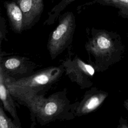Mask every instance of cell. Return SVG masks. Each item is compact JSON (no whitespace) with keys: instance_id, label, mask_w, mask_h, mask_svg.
Returning a JSON list of instances; mask_svg holds the SVG:
<instances>
[{"instance_id":"15","label":"cell","mask_w":128,"mask_h":128,"mask_svg":"<svg viewBox=\"0 0 128 128\" xmlns=\"http://www.w3.org/2000/svg\"><path fill=\"white\" fill-rule=\"evenodd\" d=\"M118 14L122 18H128V4L122 9L119 10Z\"/></svg>"},{"instance_id":"16","label":"cell","mask_w":128,"mask_h":128,"mask_svg":"<svg viewBox=\"0 0 128 128\" xmlns=\"http://www.w3.org/2000/svg\"><path fill=\"white\" fill-rule=\"evenodd\" d=\"M118 128H128V124L127 123L126 120H125L123 118L121 117L120 119V124L118 126Z\"/></svg>"},{"instance_id":"10","label":"cell","mask_w":128,"mask_h":128,"mask_svg":"<svg viewBox=\"0 0 128 128\" xmlns=\"http://www.w3.org/2000/svg\"><path fill=\"white\" fill-rule=\"evenodd\" d=\"M4 6L11 28L14 32L21 33L24 30V15L20 6L14 0L5 1Z\"/></svg>"},{"instance_id":"1","label":"cell","mask_w":128,"mask_h":128,"mask_svg":"<svg viewBox=\"0 0 128 128\" xmlns=\"http://www.w3.org/2000/svg\"><path fill=\"white\" fill-rule=\"evenodd\" d=\"M14 99L28 108L32 122L30 128L34 127L36 122L44 126L56 120H70L75 118V103H70L66 89L54 92L48 98L44 96H21Z\"/></svg>"},{"instance_id":"13","label":"cell","mask_w":128,"mask_h":128,"mask_svg":"<svg viewBox=\"0 0 128 128\" xmlns=\"http://www.w3.org/2000/svg\"><path fill=\"white\" fill-rule=\"evenodd\" d=\"M4 106L0 104V128H20L14 120L8 118L4 112Z\"/></svg>"},{"instance_id":"9","label":"cell","mask_w":128,"mask_h":128,"mask_svg":"<svg viewBox=\"0 0 128 128\" xmlns=\"http://www.w3.org/2000/svg\"><path fill=\"white\" fill-rule=\"evenodd\" d=\"M0 98L4 109L9 112L16 124L21 128L20 122L17 114L14 98L8 90L4 74L1 69H0Z\"/></svg>"},{"instance_id":"18","label":"cell","mask_w":128,"mask_h":128,"mask_svg":"<svg viewBox=\"0 0 128 128\" xmlns=\"http://www.w3.org/2000/svg\"></svg>"},{"instance_id":"12","label":"cell","mask_w":128,"mask_h":128,"mask_svg":"<svg viewBox=\"0 0 128 128\" xmlns=\"http://www.w3.org/2000/svg\"><path fill=\"white\" fill-rule=\"evenodd\" d=\"M99 4L105 6H112L118 8L119 10L124 8L128 4V0H94L84 4L82 6Z\"/></svg>"},{"instance_id":"4","label":"cell","mask_w":128,"mask_h":128,"mask_svg":"<svg viewBox=\"0 0 128 128\" xmlns=\"http://www.w3.org/2000/svg\"><path fill=\"white\" fill-rule=\"evenodd\" d=\"M76 28V18L71 12H66L58 17V23L50 35L47 48L52 60H54L71 44Z\"/></svg>"},{"instance_id":"3","label":"cell","mask_w":128,"mask_h":128,"mask_svg":"<svg viewBox=\"0 0 128 128\" xmlns=\"http://www.w3.org/2000/svg\"><path fill=\"white\" fill-rule=\"evenodd\" d=\"M64 72V66L61 64L40 70L28 76L17 80L4 74L8 90L13 98H15L21 96H44Z\"/></svg>"},{"instance_id":"14","label":"cell","mask_w":128,"mask_h":128,"mask_svg":"<svg viewBox=\"0 0 128 128\" xmlns=\"http://www.w3.org/2000/svg\"><path fill=\"white\" fill-rule=\"evenodd\" d=\"M6 34V26L5 18L0 16V43L5 38Z\"/></svg>"},{"instance_id":"6","label":"cell","mask_w":128,"mask_h":128,"mask_svg":"<svg viewBox=\"0 0 128 128\" xmlns=\"http://www.w3.org/2000/svg\"><path fill=\"white\" fill-rule=\"evenodd\" d=\"M36 67V64L26 57L0 55V68L10 78L17 80L28 76L34 72Z\"/></svg>"},{"instance_id":"7","label":"cell","mask_w":128,"mask_h":128,"mask_svg":"<svg viewBox=\"0 0 128 128\" xmlns=\"http://www.w3.org/2000/svg\"><path fill=\"white\" fill-rule=\"evenodd\" d=\"M108 96L106 92L95 87L86 90L81 100L75 102L74 110L75 117L85 116L96 110Z\"/></svg>"},{"instance_id":"5","label":"cell","mask_w":128,"mask_h":128,"mask_svg":"<svg viewBox=\"0 0 128 128\" xmlns=\"http://www.w3.org/2000/svg\"><path fill=\"white\" fill-rule=\"evenodd\" d=\"M65 74L72 82L76 83L81 89L90 88L96 71L90 63H86L76 54L68 51V56L62 61Z\"/></svg>"},{"instance_id":"17","label":"cell","mask_w":128,"mask_h":128,"mask_svg":"<svg viewBox=\"0 0 128 128\" xmlns=\"http://www.w3.org/2000/svg\"><path fill=\"white\" fill-rule=\"evenodd\" d=\"M124 106L125 107L126 109V110H127V111L128 112V99H126V100L124 101Z\"/></svg>"},{"instance_id":"8","label":"cell","mask_w":128,"mask_h":128,"mask_svg":"<svg viewBox=\"0 0 128 128\" xmlns=\"http://www.w3.org/2000/svg\"><path fill=\"white\" fill-rule=\"evenodd\" d=\"M24 15V30L32 28L40 20L44 8V0H14Z\"/></svg>"},{"instance_id":"11","label":"cell","mask_w":128,"mask_h":128,"mask_svg":"<svg viewBox=\"0 0 128 128\" xmlns=\"http://www.w3.org/2000/svg\"><path fill=\"white\" fill-rule=\"evenodd\" d=\"M76 0H60L48 12V16L44 24L50 25L58 18L60 13L71 3Z\"/></svg>"},{"instance_id":"2","label":"cell","mask_w":128,"mask_h":128,"mask_svg":"<svg viewBox=\"0 0 128 128\" xmlns=\"http://www.w3.org/2000/svg\"><path fill=\"white\" fill-rule=\"evenodd\" d=\"M84 45L90 63L97 72H103L119 62L124 52L120 36L115 32L92 28Z\"/></svg>"}]
</instances>
